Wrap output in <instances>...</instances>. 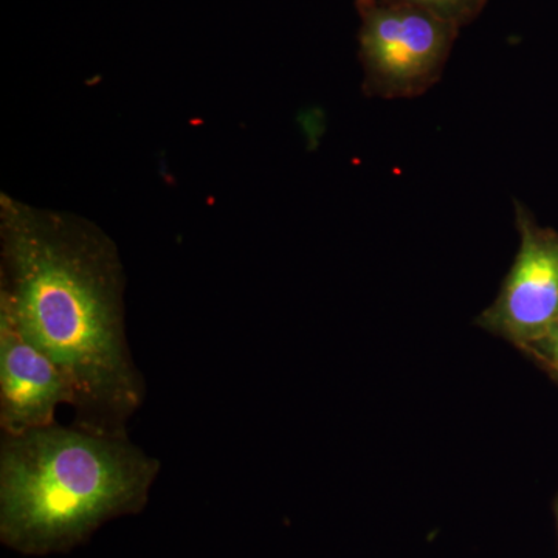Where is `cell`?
Instances as JSON below:
<instances>
[{
    "label": "cell",
    "instance_id": "obj_1",
    "mask_svg": "<svg viewBox=\"0 0 558 558\" xmlns=\"http://www.w3.org/2000/svg\"><path fill=\"white\" fill-rule=\"evenodd\" d=\"M0 255V311L64 374L73 392V425L128 436L146 385L124 330L117 245L78 216L3 194Z\"/></svg>",
    "mask_w": 558,
    "mask_h": 558
},
{
    "label": "cell",
    "instance_id": "obj_2",
    "mask_svg": "<svg viewBox=\"0 0 558 558\" xmlns=\"http://www.w3.org/2000/svg\"><path fill=\"white\" fill-rule=\"evenodd\" d=\"M159 459L131 442L75 427L2 435L0 538L28 556L64 553L101 524L142 512Z\"/></svg>",
    "mask_w": 558,
    "mask_h": 558
},
{
    "label": "cell",
    "instance_id": "obj_3",
    "mask_svg": "<svg viewBox=\"0 0 558 558\" xmlns=\"http://www.w3.org/2000/svg\"><path fill=\"white\" fill-rule=\"evenodd\" d=\"M360 61L369 97L416 98L442 76L461 28L388 0H357Z\"/></svg>",
    "mask_w": 558,
    "mask_h": 558
},
{
    "label": "cell",
    "instance_id": "obj_4",
    "mask_svg": "<svg viewBox=\"0 0 558 558\" xmlns=\"http://www.w3.org/2000/svg\"><path fill=\"white\" fill-rule=\"evenodd\" d=\"M515 222L519 253L478 325L524 349L558 319V231L539 227L520 202H515Z\"/></svg>",
    "mask_w": 558,
    "mask_h": 558
},
{
    "label": "cell",
    "instance_id": "obj_5",
    "mask_svg": "<svg viewBox=\"0 0 558 558\" xmlns=\"http://www.w3.org/2000/svg\"><path fill=\"white\" fill-rule=\"evenodd\" d=\"M73 392L62 371L0 311V427L24 435L57 424L60 405L72 407Z\"/></svg>",
    "mask_w": 558,
    "mask_h": 558
},
{
    "label": "cell",
    "instance_id": "obj_6",
    "mask_svg": "<svg viewBox=\"0 0 558 558\" xmlns=\"http://www.w3.org/2000/svg\"><path fill=\"white\" fill-rule=\"evenodd\" d=\"M388 2L405 3L414 9L427 11L438 20L462 28L472 24L483 13L487 0H388Z\"/></svg>",
    "mask_w": 558,
    "mask_h": 558
},
{
    "label": "cell",
    "instance_id": "obj_7",
    "mask_svg": "<svg viewBox=\"0 0 558 558\" xmlns=\"http://www.w3.org/2000/svg\"><path fill=\"white\" fill-rule=\"evenodd\" d=\"M524 349L535 359L542 360L558 377V319L538 340Z\"/></svg>",
    "mask_w": 558,
    "mask_h": 558
},
{
    "label": "cell",
    "instance_id": "obj_8",
    "mask_svg": "<svg viewBox=\"0 0 558 558\" xmlns=\"http://www.w3.org/2000/svg\"><path fill=\"white\" fill-rule=\"evenodd\" d=\"M557 513H558V509H557Z\"/></svg>",
    "mask_w": 558,
    "mask_h": 558
}]
</instances>
